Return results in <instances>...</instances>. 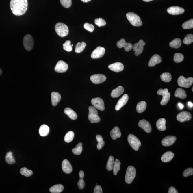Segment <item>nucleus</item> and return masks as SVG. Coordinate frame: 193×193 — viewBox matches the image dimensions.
Listing matches in <instances>:
<instances>
[{"label": "nucleus", "instance_id": "nucleus-32", "mask_svg": "<svg viewBox=\"0 0 193 193\" xmlns=\"http://www.w3.org/2000/svg\"><path fill=\"white\" fill-rule=\"evenodd\" d=\"M64 189V187L61 184H58L54 185L51 187L49 189V191L52 193H61Z\"/></svg>", "mask_w": 193, "mask_h": 193}, {"label": "nucleus", "instance_id": "nucleus-48", "mask_svg": "<svg viewBox=\"0 0 193 193\" xmlns=\"http://www.w3.org/2000/svg\"><path fill=\"white\" fill-rule=\"evenodd\" d=\"M94 23L96 25L99 27L103 26L106 24L105 21L101 18L96 19L94 21Z\"/></svg>", "mask_w": 193, "mask_h": 193}, {"label": "nucleus", "instance_id": "nucleus-2", "mask_svg": "<svg viewBox=\"0 0 193 193\" xmlns=\"http://www.w3.org/2000/svg\"><path fill=\"white\" fill-rule=\"evenodd\" d=\"M126 17L131 25L135 27H140L142 25V21L140 16L135 13L129 12L126 14Z\"/></svg>", "mask_w": 193, "mask_h": 193}, {"label": "nucleus", "instance_id": "nucleus-36", "mask_svg": "<svg viewBox=\"0 0 193 193\" xmlns=\"http://www.w3.org/2000/svg\"><path fill=\"white\" fill-rule=\"evenodd\" d=\"M161 79L165 82H169L171 81L172 76L171 74L168 72H165L161 75Z\"/></svg>", "mask_w": 193, "mask_h": 193}, {"label": "nucleus", "instance_id": "nucleus-55", "mask_svg": "<svg viewBox=\"0 0 193 193\" xmlns=\"http://www.w3.org/2000/svg\"><path fill=\"white\" fill-rule=\"evenodd\" d=\"M79 175L80 179H83L84 177V171L81 170L79 173Z\"/></svg>", "mask_w": 193, "mask_h": 193}, {"label": "nucleus", "instance_id": "nucleus-16", "mask_svg": "<svg viewBox=\"0 0 193 193\" xmlns=\"http://www.w3.org/2000/svg\"><path fill=\"white\" fill-rule=\"evenodd\" d=\"M117 46L118 47L121 48L124 47L125 50L126 52H129L133 49V46L132 44L127 43L126 40L122 38L117 43Z\"/></svg>", "mask_w": 193, "mask_h": 193}, {"label": "nucleus", "instance_id": "nucleus-33", "mask_svg": "<svg viewBox=\"0 0 193 193\" xmlns=\"http://www.w3.org/2000/svg\"><path fill=\"white\" fill-rule=\"evenodd\" d=\"M147 107V103L144 101L140 102L138 104L136 107L137 111L139 113H141L145 110Z\"/></svg>", "mask_w": 193, "mask_h": 193}, {"label": "nucleus", "instance_id": "nucleus-3", "mask_svg": "<svg viewBox=\"0 0 193 193\" xmlns=\"http://www.w3.org/2000/svg\"><path fill=\"white\" fill-rule=\"evenodd\" d=\"M55 29L56 32L60 37H65L68 34V27L65 24L59 22L56 24Z\"/></svg>", "mask_w": 193, "mask_h": 193}, {"label": "nucleus", "instance_id": "nucleus-25", "mask_svg": "<svg viewBox=\"0 0 193 193\" xmlns=\"http://www.w3.org/2000/svg\"><path fill=\"white\" fill-rule=\"evenodd\" d=\"M110 135L113 140H115L121 136V133L118 127L116 126L110 132Z\"/></svg>", "mask_w": 193, "mask_h": 193}, {"label": "nucleus", "instance_id": "nucleus-27", "mask_svg": "<svg viewBox=\"0 0 193 193\" xmlns=\"http://www.w3.org/2000/svg\"><path fill=\"white\" fill-rule=\"evenodd\" d=\"M174 156V154L171 151L165 152L161 157V160L164 162H170L172 160Z\"/></svg>", "mask_w": 193, "mask_h": 193}, {"label": "nucleus", "instance_id": "nucleus-60", "mask_svg": "<svg viewBox=\"0 0 193 193\" xmlns=\"http://www.w3.org/2000/svg\"><path fill=\"white\" fill-rule=\"evenodd\" d=\"M2 73V70H1V69L0 68V75H1V73Z\"/></svg>", "mask_w": 193, "mask_h": 193}, {"label": "nucleus", "instance_id": "nucleus-50", "mask_svg": "<svg viewBox=\"0 0 193 193\" xmlns=\"http://www.w3.org/2000/svg\"><path fill=\"white\" fill-rule=\"evenodd\" d=\"M193 174V169L192 168H189L186 169L184 171L183 173V175L185 177L192 175Z\"/></svg>", "mask_w": 193, "mask_h": 193}, {"label": "nucleus", "instance_id": "nucleus-35", "mask_svg": "<svg viewBox=\"0 0 193 193\" xmlns=\"http://www.w3.org/2000/svg\"><path fill=\"white\" fill-rule=\"evenodd\" d=\"M86 46V44L85 42H82L81 43L78 42L77 44L76 48H75V52L78 53H80L85 49Z\"/></svg>", "mask_w": 193, "mask_h": 193}, {"label": "nucleus", "instance_id": "nucleus-13", "mask_svg": "<svg viewBox=\"0 0 193 193\" xmlns=\"http://www.w3.org/2000/svg\"><path fill=\"white\" fill-rule=\"evenodd\" d=\"M192 118V115L188 111H183L179 113L177 116V119L178 121L184 122L188 121Z\"/></svg>", "mask_w": 193, "mask_h": 193}, {"label": "nucleus", "instance_id": "nucleus-22", "mask_svg": "<svg viewBox=\"0 0 193 193\" xmlns=\"http://www.w3.org/2000/svg\"><path fill=\"white\" fill-rule=\"evenodd\" d=\"M161 61L162 58L159 55L156 54L153 55L150 59V61H149L148 66L149 67H153L156 64L160 63Z\"/></svg>", "mask_w": 193, "mask_h": 193}, {"label": "nucleus", "instance_id": "nucleus-15", "mask_svg": "<svg viewBox=\"0 0 193 193\" xmlns=\"http://www.w3.org/2000/svg\"><path fill=\"white\" fill-rule=\"evenodd\" d=\"M105 48L98 47L96 49L93 51L91 54V58L93 59H98L101 58L105 55Z\"/></svg>", "mask_w": 193, "mask_h": 193}, {"label": "nucleus", "instance_id": "nucleus-23", "mask_svg": "<svg viewBox=\"0 0 193 193\" xmlns=\"http://www.w3.org/2000/svg\"><path fill=\"white\" fill-rule=\"evenodd\" d=\"M62 168L64 173L69 174L72 172V167L69 161L67 159H64L62 163Z\"/></svg>", "mask_w": 193, "mask_h": 193}, {"label": "nucleus", "instance_id": "nucleus-10", "mask_svg": "<svg viewBox=\"0 0 193 193\" xmlns=\"http://www.w3.org/2000/svg\"><path fill=\"white\" fill-rule=\"evenodd\" d=\"M91 103L96 109L103 111L105 109V103L103 99L101 98H94L92 99Z\"/></svg>", "mask_w": 193, "mask_h": 193}, {"label": "nucleus", "instance_id": "nucleus-11", "mask_svg": "<svg viewBox=\"0 0 193 193\" xmlns=\"http://www.w3.org/2000/svg\"><path fill=\"white\" fill-rule=\"evenodd\" d=\"M145 44V43L142 40H140L138 43L134 44L133 49L135 52V55L136 56H138L142 53L144 50V46Z\"/></svg>", "mask_w": 193, "mask_h": 193}, {"label": "nucleus", "instance_id": "nucleus-14", "mask_svg": "<svg viewBox=\"0 0 193 193\" xmlns=\"http://www.w3.org/2000/svg\"><path fill=\"white\" fill-rule=\"evenodd\" d=\"M90 79L93 83L99 84L106 81V77L102 74H95L90 76Z\"/></svg>", "mask_w": 193, "mask_h": 193}, {"label": "nucleus", "instance_id": "nucleus-26", "mask_svg": "<svg viewBox=\"0 0 193 193\" xmlns=\"http://www.w3.org/2000/svg\"><path fill=\"white\" fill-rule=\"evenodd\" d=\"M124 89L122 86H119L117 88L112 90L111 93V96L113 98L119 97L124 92Z\"/></svg>", "mask_w": 193, "mask_h": 193}, {"label": "nucleus", "instance_id": "nucleus-45", "mask_svg": "<svg viewBox=\"0 0 193 193\" xmlns=\"http://www.w3.org/2000/svg\"><path fill=\"white\" fill-rule=\"evenodd\" d=\"M182 28L185 29L192 28H193V19H190L184 23L182 25Z\"/></svg>", "mask_w": 193, "mask_h": 193}, {"label": "nucleus", "instance_id": "nucleus-21", "mask_svg": "<svg viewBox=\"0 0 193 193\" xmlns=\"http://www.w3.org/2000/svg\"><path fill=\"white\" fill-rule=\"evenodd\" d=\"M124 66L123 63L120 62H116L110 64L108 68L113 71L119 72L122 71L124 69Z\"/></svg>", "mask_w": 193, "mask_h": 193}, {"label": "nucleus", "instance_id": "nucleus-51", "mask_svg": "<svg viewBox=\"0 0 193 193\" xmlns=\"http://www.w3.org/2000/svg\"><path fill=\"white\" fill-rule=\"evenodd\" d=\"M84 27L86 30L91 32H93L94 29V25L88 23H86L84 24Z\"/></svg>", "mask_w": 193, "mask_h": 193}, {"label": "nucleus", "instance_id": "nucleus-42", "mask_svg": "<svg viewBox=\"0 0 193 193\" xmlns=\"http://www.w3.org/2000/svg\"><path fill=\"white\" fill-rule=\"evenodd\" d=\"M74 133L73 132L71 131H69L64 136V141L68 143L71 142L74 138Z\"/></svg>", "mask_w": 193, "mask_h": 193}, {"label": "nucleus", "instance_id": "nucleus-8", "mask_svg": "<svg viewBox=\"0 0 193 193\" xmlns=\"http://www.w3.org/2000/svg\"><path fill=\"white\" fill-rule=\"evenodd\" d=\"M168 90L167 88L160 89L157 92V94L159 95L162 96V99L161 102V104L162 105H166L170 100L171 94L168 92Z\"/></svg>", "mask_w": 193, "mask_h": 193}, {"label": "nucleus", "instance_id": "nucleus-12", "mask_svg": "<svg viewBox=\"0 0 193 193\" xmlns=\"http://www.w3.org/2000/svg\"><path fill=\"white\" fill-rule=\"evenodd\" d=\"M68 66L67 63L64 61L60 60L57 62L55 67V70L58 73H63L67 71Z\"/></svg>", "mask_w": 193, "mask_h": 193}, {"label": "nucleus", "instance_id": "nucleus-56", "mask_svg": "<svg viewBox=\"0 0 193 193\" xmlns=\"http://www.w3.org/2000/svg\"><path fill=\"white\" fill-rule=\"evenodd\" d=\"M178 106L179 107V108H180L181 109H183L184 107V105L183 104H182L181 103H179L178 104Z\"/></svg>", "mask_w": 193, "mask_h": 193}, {"label": "nucleus", "instance_id": "nucleus-7", "mask_svg": "<svg viewBox=\"0 0 193 193\" xmlns=\"http://www.w3.org/2000/svg\"><path fill=\"white\" fill-rule=\"evenodd\" d=\"M177 83L179 86L186 88H189L193 84V78L191 77L185 78L183 76H180L178 79Z\"/></svg>", "mask_w": 193, "mask_h": 193}, {"label": "nucleus", "instance_id": "nucleus-43", "mask_svg": "<svg viewBox=\"0 0 193 193\" xmlns=\"http://www.w3.org/2000/svg\"><path fill=\"white\" fill-rule=\"evenodd\" d=\"M20 172L22 175L25 176L27 177H30L33 174V171L31 170H28L26 167L21 168Z\"/></svg>", "mask_w": 193, "mask_h": 193}, {"label": "nucleus", "instance_id": "nucleus-47", "mask_svg": "<svg viewBox=\"0 0 193 193\" xmlns=\"http://www.w3.org/2000/svg\"><path fill=\"white\" fill-rule=\"evenodd\" d=\"M63 49L68 52H71L72 51V45H71V41L70 40H67L63 45Z\"/></svg>", "mask_w": 193, "mask_h": 193}, {"label": "nucleus", "instance_id": "nucleus-18", "mask_svg": "<svg viewBox=\"0 0 193 193\" xmlns=\"http://www.w3.org/2000/svg\"><path fill=\"white\" fill-rule=\"evenodd\" d=\"M167 12L169 14L172 15H177L182 14L185 12V10L182 7L173 6L168 8Z\"/></svg>", "mask_w": 193, "mask_h": 193}, {"label": "nucleus", "instance_id": "nucleus-44", "mask_svg": "<svg viewBox=\"0 0 193 193\" xmlns=\"http://www.w3.org/2000/svg\"><path fill=\"white\" fill-rule=\"evenodd\" d=\"M183 43L187 45H189L193 42V35L192 34H189L185 37L183 40Z\"/></svg>", "mask_w": 193, "mask_h": 193}, {"label": "nucleus", "instance_id": "nucleus-61", "mask_svg": "<svg viewBox=\"0 0 193 193\" xmlns=\"http://www.w3.org/2000/svg\"><path fill=\"white\" fill-rule=\"evenodd\" d=\"M193 87H192V92L193 91Z\"/></svg>", "mask_w": 193, "mask_h": 193}, {"label": "nucleus", "instance_id": "nucleus-6", "mask_svg": "<svg viewBox=\"0 0 193 193\" xmlns=\"http://www.w3.org/2000/svg\"><path fill=\"white\" fill-rule=\"evenodd\" d=\"M127 139L131 147L135 151H138L141 145L140 140L132 134H130L129 135Z\"/></svg>", "mask_w": 193, "mask_h": 193}, {"label": "nucleus", "instance_id": "nucleus-1", "mask_svg": "<svg viewBox=\"0 0 193 193\" xmlns=\"http://www.w3.org/2000/svg\"><path fill=\"white\" fill-rule=\"evenodd\" d=\"M10 9L13 14L16 16L24 14L27 10V0H11L10 3Z\"/></svg>", "mask_w": 193, "mask_h": 193}, {"label": "nucleus", "instance_id": "nucleus-57", "mask_svg": "<svg viewBox=\"0 0 193 193\" xmlns=\"http://www.w3.org/2000/svg\"><path fill=\"white\" fill-rule=\"evenodd\" d=\"M188 106H189L190 107H192L193 106V104L192 103V102H188Z\"/></svg>", "mask_w": 193, "mask_h": 193}, {"label": "nucleus", "instance_id": "nucleus-19", "mask_svg": "<svg viewBox=\"0 0 193 193\" xmlns=\"http://www.w3.org/2000/svg\"><path fill=\"white\" fill-rule=\"evenodd\" d=\"M138 126L142 129L148 133H150L151 132L152 128L151 125L148 121L145 120H140L138 123Z\"/></svg>", "mask_w": 193, "mask_h": 193}, {"label": "nucleus", "instance_id": "nucleus-29", "mask_svg": "<svg viewBox=\"0 0 193 193\" xmlns=\"http://www.w3.org/2000/svg\"><path fill=\"white\" fill-rule=\"evenodd\" d=\"M64 112L72 120H75L77 118V115L76 113L70 108H65L64 110Z\"/></svg>", "mask_w": 193, "mask_h": 193}, {"label": "nucleus", "instance_id": "nucleus-39", "mask_svg": "<svg viewBox=\"0 0 193 193\" xmlns=\"http://www.w3.org/2000/svg\"><path fill=\"white\" fill-rule=\"evenodd\" d=\"M114 163V157L110 156L106 165V168L108 171H111L113 170Z\"/></svg>", "mask_w": 193, "mask_h": 193}, {"label": "nucleus", "instance_id": "nucleus-59", "mask_svg": "<svg viewBox=\"0 0 193 193\" xmlns=\"http://www.w3.org/2000/svg\"><path fill=\"white\" fill-rule=\"evenodd\" d=\"M143 1H145V2H149V1H152L153 0H143Z\"/></svg>", "mask_w": 193, "mask_h": 193}, {"label": "nucleus", "instance_id": "nucleus-52", "mask_svg": "<svg viewBox=\"0 0 193 193\" xmlns=\"http://www.w3.org/2000/svg\"><path fill=\"white\" fill-rule=\"evenodd\" d=\"M78 188L80 189H83L85 186V182L83 179H81L78 182Z\"/></svg>", "mask_w": 193, "mask_h": 193}, {"label": "nucleus", "instance_id": "nucleus-53", "mask_svg": "<svg viewBox=\"0 0 193 193\" xmlns=\"http://www.w3.org/2000/svg\"><path fill=\"white\" fill-rule=\"evenodd\" d=\"M94 193H103L101 187L99 185H96L94 188Z\"/></svg>", "mask_w": 193, "mask_h": 193}, {"label": "nucleus", "instance_id": "nucleus-20", "mask_svg": "<svg viewBox=\"0 0 193 193\" xmlns=\"http://www.w3.org/2000/svg\"><path fill=\"white\" fill-rule=\"evenodd\" d=\"M129 97L127 94H125L117 102V105L115 106L116 110L118 111L121 109L123 106L126 105L129 100Z\"/></svg>", "mask_w": 193, "mask_h": 193}, {"label": "nucleus", "instance_id": "nucleus-41", "mask_svg": "<svg viewBox=\"0 0 193 193\" xmlns=\"http://www.w3.org/2000/svg\"><path fill=\"white\" fill-rule=\"evenodd\" d=\"M82 143H79L77 144L76 147L72 149V151L74 154L78 155L82 153Z\"/></svg>", "mask_w": 193, "mask_h": 193}, {"label": "nucleus", "instance_id": "nucleus-9", "mask_svg": "<svg viewBox=\"0 0 193 193\" xmlns=\"http://www.w3.org/2000/svg\"><path fill=\"white\" fill-rule=\"evenodd\" d=\"M23 43L24 47L27 50L31 51L34 44V40L32 36L29 34L25 35L23 38Z\"/></svg>", "mask_w": 193, "mask_h": 193}, {"label": "nucleus", "instance_id": "nucleus-30", "mask_svg": "<svg viewBox=\"0 0 193 193\" xmlns=\"http://www.w3.org/2000/svg\"><path fill=\"white\" fill-rule=\"evenodd\" d=\"M49 128L47 125H42L39 129V133L42 136H47L49 134Z\"/></svg>", "mask_w": 193, "mask_h": 193}, {"label": "nucleus", "instance_id": "nucleus-40", "mask_svg": "<svg viewBox=\"0 0 193 193\" xmlns=\"http://www.w3.org/2000/svg\"><path fill=\"white\" fill-rule=\"evenodd\" d=\"M5 159L6 162L9 164H14L16 162L14 157L13 156V153L11 152H8Z\"/></svg>", "mask_w": 193, "mask_h": 193}, {"label": "nucleus", "instance_id": "nucleus-17", "mask_svg": "<svg viewBox=\"0 0 193 193\" xmlns=\"http://www.w3.org/2000/svg\"><path fill=\"white\" fill-rule=\"evenodd\" d=\"M176 140V136H168L163 138L161 141L162 145L165 147H169L172 145Z\"/></svg>", "mask_w": 193, "mask_h": 193}, {"label": "nucleus", "instance_id": "nucleus-5", "mask_svg": "<svg viewBox=\"0 0 193 193\" xmlns=\"http://www.w3.org/2000/svg\"><path fill=\"white\" fill-rule=\"evenodd\" d=\"M136 175V170L133 166H130L127 169L125 181L127 184H131L135 179Z\"/></svg>", "mask_w": 193, "mask_h": 193}, {"label": "nucleus", "instance_id": "nucleus-38", "mask_svg": "<svg viewBox=\"0 0 193 193\" xmlns=\"http://www.w3.org/2000/svg\"><path fill=\"white\" fill-rule=\"evenodd\" d=\"M120 164L121 163L118 159H116L114 161V167L113 168V173L114 175H116L118 172L120 171Z\"/></svg>", "mask_w": 193, "mask_h": 193}, {"label": "nucleus", "instance_id": "nucleus-37", "mask_svg": "<svg viewBox=\"0 0 193 193\" xmlns=\"http://www.w3.org/2000/svg\"><path fill=\"white\" fill-rule=\"evenodd\" d=\"M96 138L98 142L97 145V149L98 150H100L105 145V142L103 141V138L101 135H96Z\"/></svg>", "mask_w": 193, "mask_h": 193}, {"label": "nucleus", "instance_id": "nucleus-49", "mask_svg": "<svg viewBox=\"0 0 193 193\" xmlns=\"http://www.w3.org/2000/svg\"><path fill=\"white\" fill-rule=\"evenodd\" d=\"M61 5L66 8H68L72 5V0H60Z\"/></svg>", "mask_w": 193, "mask_h": 193}, {"label": "nucleus", "instance_id": "nucleus-28", "mask_svg": "<svg viewBox=\"0 0 193 193\" xmlns=\"http://www.w3.org/2000/svg\"><path fill=\"white\" fill-rule=\"evenodd\" d=\"M166 120L165 118L159 119L156 122L157 128L160 131H164L166 130Z\"/></svg>", "mask_w": 193, "mask_h": 193}, {"label": "nucleus", "instance_id": "nucleus-54", "mask_svg": "<svg viewBox=\"0 0 193 193\" xmlns=\"http://www.w3.org/2000/svg\"><path fill=\"white\" fill-rule=\"evenodd\" d=\"M168 193H178L177 190L176 189V188H174V187L172 186L170 187L169 189V190L168 191Z\"/></svg>", "mask_w": 193, "mask_h": 193}, {"label": "nucleus", "instance_id": "nucleus-46", "mask_svg": "<svg viewBox=\"0 0 193 193\" xmlns=\"http://www.w3.org/2000/svg\"><path fill=\"white\" fill-rule=\"evenodd\" d=\"M184 59V56L182 54L176 53L174 55L173 60L175 62L179 63L181 62Z\"/></svg>", "mask_w": 193, "mask_h": 193}, {"label": "nucleus", "instance_id": "nucleus-24", "mask_svg": "<svg viewBox=\"0 0 193 193\" xmlns=\"http://www.w3.org/2000/svg\"><path fill=\"white\" fill-rule=\"evenodd\" d=\"M61 99V95L57 92H52L51 93V101L52 105L55 106L57 105Z\"/></svg>", "mask_w": 193, "mask_h": 193}, {"label": "nucleus", "instance_id": "nucleus-31", "mask_svg": "<svg viewBox=\"0 0 193 193\" xmlns=\"http://www.w3.org/2000/svg\"><path fill=\"white\" fill-rule=\"evenodd\" d=\"M174 96L176 97L181 99H185L187 97V94L185 90L182 88H177L175 93Z\"/></svg>", "mask_w": 193, "mask_h": 193}, {"label": "nucleus", "instance_id": "nucleus-34", "mask_svg": "<svg viewBox=\"0 0 193 193\" xmlns=\"http://www.w3.org/2000/svg\"><path fill=\"white\" fill-rule=\"evenodd\" d=\"M181 43V40L180 39L175 38L170 42L169 45L172 48H178L180 47Z\"/></svg>", "mask_w": 193, "mask_h": 193}, {"label": "nucleus", "instance_id": "nucleus-58", "mask_svg": "<svg viewBox=\"0 0 193 193\" xmlns=\"http://www.w3.org/2000/svg\"><path fill=\"white\" fill-rule=\"evenodd\" d=\"M81 1H82L83 2L87 3L91 1V0H81Z\"/></svg>", "mask_w": 193, "mask_h": 193}, {"label": "nucleus", "instance_id": "nucleus-4", "mask_svg": "<svg viewBox=\"0 0 193 193\" xmlns=\"http://www.w3.org/2000/svg\"><path fill=\"white\" fill-rule=\"evenodd\" d=\"M88 118L92 123H98L100 121L101 119L98 114L97 110L93 106L89 107Z\"/></svg>", "mask_w": 193, "mask_h": 193}]
</instances>
